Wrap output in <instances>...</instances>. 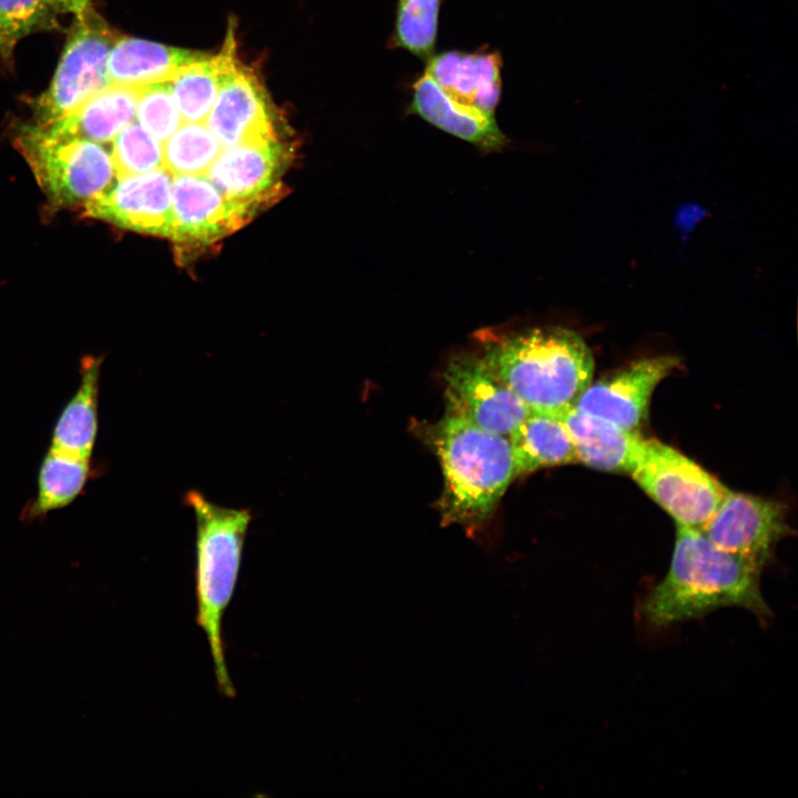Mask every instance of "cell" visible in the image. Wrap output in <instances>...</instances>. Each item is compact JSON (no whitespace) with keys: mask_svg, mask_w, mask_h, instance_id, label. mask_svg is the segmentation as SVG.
<instances>
[{"mask_svg":"<svg viewBox=\"0 0 798 798\" xmlns=\"http://www.w3.org/2000/svg\"><path fill=\"white\" fill-rule=\"evenodd\" d=\"M409 112L483 151H497L508 143L495 114L453 99L426 70L412 83Z\"/></svg>","mask_w":798,"mask_h":798,"instance_id":"9a60e30c","label":"cell"},{"mask_svg":"<svg viewBox=\"0 0 798 798\" xmlns=\"http://www.w3.org/2000/svg\"><path fill=\"white\" fill-rule=\"evenodd\" d=\"M443 377L447 409L482 429L509 438L530 413L479 352L454 355Z\"/></svg>","mask_w":798,"mask_h":798,"instance_id":"ba28073f","label":"cell"},{"mask_svg":"<svg viewBox=\"0 0 798 798\" xmlns=\"http://www.w3.org/2000/svg\"><path fill=\"white\" fill-rule=\"evenodd\" d=\"M676 524L700 529L729 491L674 448L646 439L630 473Z\"/></svg>","mask_w":798,"mask_h":798,"instance_id":"8992f818","label":"cell"},{"mask_svg":"<svg viewBox=\"0 0 798 798\" xmlns=\"http://www.w3.org/2000/svg\"><path fill=\"white\" fill-rule=\"evenodd\" d=\"M172 237L206 244L241 227L250 211L228 200L204 175L174 176Z\"/></svg>","mask_w":798,"mask_h":798,"instance_id":"4fadbf2b","label":"cell"},{"mask_svg":"<svg viewBox=\"0 0 798 798\" xmlns=\"http://www.w3.org/2000/svg\"><path fill=\"white\" fill-rule=\"evenodd\" d=\"M443 1L398 0L389 48L406 50L427 62L434 54Z\"/></svg>","mask_w":798,"mask_h":798,"instance_id":"d4e9b609","label":"cell"},{"mask_svg":"<svg viewBox=\"0 0 798 798\" xmlns=\"http://www.w3.org/2000/svg\"><path fill=\"white\" fill-rule=\"evenodd\" d=\"M111 160L119 178L163 168L162 144L137 123H129L112 140Z\"/></svg>","mask_w":798,"mask_h":798,"instance_id":"4316f807","label":"cell"},{"mask_svg":"<svg viewBox=\"0 0 798 798\" xmlns=\"http://www.w3.org/2000/svg\"><path fill=\"white\" fill-rule=\"evenodd\" d=\"M204 122H183L162 142L163 168L172 176L204 175L223 151Z\"/></svg>","mask_w":798,"mask_h":798,"instance_id":"cb8c5ba5","label":"cell"},{"mask_svg":"<svg viewBox=\"0 0 798 798\" xmlns=\"http://www.w3.org/2000/svg\"><path fill=\"white\" fill-rule=\"evenodd\" d=\"M282 160L276 137L255 139L223 149L205 175L228 200L250 211L275 187Z\"/></svg>","mask_w":798,"mask_h":798,"instance_id":"5bb4252c","label":"cell"},{"mask_svg":"<svg viewBox=\"0 0 798 798\" xmlns=\"http://www.w3.org/2000/svg\"><path fill=\"white\" fill-rule=\"evenodd\" d=\"M142 88L109 84L66 116L42 125L60 136L110 142L135 116Z\"/></svg>","mask_w":798,"mask_h":798,"instance_id":"ac0fdd59","label":"cell"},{"mask_svg":"<svg viewBox=\"0 0 798 798\" xmlns=\"http://www.w3.org/2000/svg\"><path fill=\"white\" fill-rule=\"evenodd\" d=\"M58 12L53 0H0V54L9 58L22 38L52 28Z\"/></svg>","mask_w":798,"mask_h":798,"instance_id":"484cf974","label":"cell"},{"mask_svg":"<svg viewBox=\"0 0 798 798\" xmlns=\"http://www.w3.org/2000/svg\"><path fill=\"white\" fill-rule=\"evenodd\" d=\"M135 116L140 125L161 143L181 126L183 119L168 81L142 88Z\"/></svg>","mask_w":798,"mask_h":798,"instance_id":"83f0119b","label":"cell"},{"mask_svg":"<svg viewBox=\"0 0 798 798\" xmlns=\"http://www.w3.org/2000/svg\"><path fill=\"white\" fill-rule=\"evenodd\" d=\"M205 55L146 40L121 38L109 54V83L144 86L166 82L177 69Z\"/></svg>","mask_w":798,"mask_h":798,"instance_id":"ffe728a7","label":"cell"},{"mask_svg":"<svg viewBox=\"0 0 798 798\" xmlns=\"http://www.w3.org/2000/svg\"><path fill=\"white\" fill-rule=\"evenodd\" d=\"M478 351L532 412L561 416L592 382L594 360L585 341L563 327L480 335Z\"/></svg>","mask_w":798,"mask_h":798,"instance_id":"7a4b0ae2","label":"cell"},{"mask_svg":"<svg viewBox=\"0 0 798 798\" xmlns=\"http://www.w3.org/2000/svg\"><path fill=\"white\" fill-rule=\"evenodd\" d=\"M172 175L164 168L120 178L84 206L86 216L141 233L172 237Z\"/></svg>","mask_w":798,"mask_h":798,"instance_id":"8fae6325","label":"cell"},{"mask_svg":"<svg viewBox=\"0 0 798 798\" xmlns=\"http://www.w3.org/2000/svg\"><path fill=\"white\" fill-rule=\"evenodd\" d=\"M509 439L516 475L577 461L567 430L554 415L530 411Z\"/></svg>","mask_w":798,"mask_h":798,"instance_id":"7402d4cb","label":"cell"},{"mask_svg":"<svg viewBox=\"0 0 798 798\" xmlns=\"http://www.w3.org/2000/svg\"><path fill=\"white\" fill-rule=\"evenodd\" d=\"M235 49L205 121L224 149L255 139L276 137L265 90L256 74L237 60Z\"/></svg>","mask_w":798,"mask_h":798,"instance_id":"7c38bea8","label":"cell"},{"mask_svg":"<svg viewBox=\"0 0 798 798\" xmlns=\"http://www.w3.org/2000/svg\"><path fill=\"white\" fill-rule=\"evenodd\" d=\"M761 569L717 548L700 529L676 524L669 569L642 601L641 617L654 628L700 618L722 607H741L768 622Z\"/></svg>","mask_w":798,"mask_h":798,"instance_id":"6da1fadb","label":"cell"},{"mask_svg":"<svg viewBox=\"0 0 798 798\" xmlns=\"http://www.w3.org/2000/svg\"><path fill=\"white\" fill-rule=\"evenodd\" d=\"M184 502L196 520L195 596L196 623L205 634L219 692L235 697L225 658L224 614L238 581L244 542L252 521L249 509H229L191 490Z\"/></svg>","mask_w":798,"mask_h":798,"instance_id":"277c9868","label":"cell"},{"mask_svg":"<svg viewBox=\"0 0 798 798\" xmlns=\"http://www.w3.org/2000/svg\"><path fill=\"white\" fill-rule=\"evenodd\" d=\"M236 48L229 29L222 51L205 55L175 71L168 80L183 122H205L216 100L223 73L232 51Z\"/></svg>","mask_w":798,"mask_h":798,"instance_id":"603a6c76","label":"cell"},{"mask_svg":"<svg viewBox=\"0 0 798 798\" xmlns=\"http://www.w3.org/2000/svg\"><path fill=\"white\" fill-rule=\"evenodd\" d=\"M679 364L675 356L649 357L631 362L591 382L574 407L621 428L638 430L646 418L654 389Z\"/></svg>","mask_w":798,"mask_h":798,"instance_id":"30bf717a","label":"cell"},{"mask_svg":"<svg viewBox=\"0 0 798 798\" xmlns=\"http://www.w3.org/2000/svg\"><path fill=\"white\" fill-rule=\"evenodd\" d=\"M700 530L717 548L761 570L789 533L780 503L730 490Z\"/></svg>","mask_w":798,"mask_h":798,"instance_id":"9c48e42d","label":"cell"},{"mask_svg":"<svg viewBox=\"0 0 798 798\" xmlns=\"http://www.w3.org/2000/svg\"><path fill=\"white\" fill-rule=\"evenodd\" d=\"M559 418L572 440L577 461L608 472L631 473L634 469L646 441L638 430L621 428L574 406Z\"/></svg>","mask_w":798,"mask_h":798,"instance_id":"e0dca14e","label":"cell"},{"mask_svg":"<svg viewBox=\"0 0 798 798\" xmlns=\"http://www.w3.org/2000/svg\"><path fill=\"white\" fill-rule=\"evenodd\" d=\"M102 358L84 357L80 382L58 416L50 447L76 458L91 459L99 430V393Z\"/></svg>","mask_w":798,"mask_h":798,"instance_id":"d6986e66","label":"cell"},{"mask_svg":"<svg viewBox=\"0 0 798 798\" xmlns=\"http://www.w3.org/2000/svg\"><path fill=\"white\" fill-rule=\"evenodd\" d=\"M502 64L497 51L448 50L433 54L426 71L453 99L495 114L502 94Z\"/></svg>","mask_w":798,"mask_h":798,"instance_id":"2e32d148","label":"cell"},{"mask_svg":"<svg viewBox=\"0 0 798 798\" xmlns=\"http://www.w3.org/2000/svg\"><path fill=\"white\" fill-rule=\"evenodd\" d=\"M431 441L443 474L438 508L443 523L478 528L516 477L510 439L446 409Z\"/></svg>","mask_w":798,"mask_h":798,"instance_id":"3957f363","label":"cell"},{"mask_svg":"<svg viewBox=\"0 0 798 798\" xmlns=\"http://www.w3.org/2000/svg\"><path fill=\"white\" fill-rule=\"evenodd\" d=\"M114 33L92 10L76 17L49 89L38 101L42 123L62 119L108 86V59Z\"/></svg>","mask_w":798,"mask_h":798,"instance_id":"52a82bcc","label":"cell"},{"mask_svg":"<svg viewBox=\"0 0 798 798\" xmlns=\"http://www.w3.org/2000/svg\"><path fill=\"white\" fill-rule=\"evenodd\" d=\"M17 142L40 185L57 204L85 206L111 188L113 164L100 143L60 136L42 124L25 126Z\"/></svg>","mask_w":798,"mask_h":798,"instance_id":"5b68a950","label":"cell"},{"mask_svg":"<svg viewBox=\"0 0 798 798\" xmlns=\"http://www.w3.org/2000/svg\"><path fill=\"white\" fill-rule=\"evenodd\" d=\"M61 12H70L76 17L84 16L91 9L90 0H53Z\"/></svg>","mask_w":798,"mask_h":798,"instance_id":"f1b7e54d","label":"cell"},{"mask_svg":"<svg viewBox=\"0 0 798 798\" xmlns=\"http://www.w3.org/2000/svg\"><path fill=\"white\" fill-rule=\"evenodd\" d=\"M91 459L76 458L49 447L38 471L37 492L20 513L24 523L43 520L71 504L98 473Z\"/></svg>","mask_w":798,"mask_h":798,"instance_id":"44dd1931","label":"cell"}]
</instances>
